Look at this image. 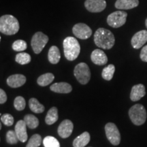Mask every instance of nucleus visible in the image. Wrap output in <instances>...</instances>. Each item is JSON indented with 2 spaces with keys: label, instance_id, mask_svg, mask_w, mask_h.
Here are the masks:
<instances>
[{
  "label": "nucleus",
  "instance_id": "f257e3e1",
  "mask_svg": "<svg viewBox=\"0 0 147 147\" xmlns=\"http://www.w3.org/2000/svg\"><path fill=\"white\" fill-rule=\"evenodd\" d=\"M94 42L95 45L99 48L109 50L115 45V38L110 30L104 28H99L94 34Z\"/></svg>",
  "mask_w": 147,
  "mask_h": 147
},
{
  "label": "nucleus",
  "instance_id": "f03ea898",
  "mask_svg": "<svg viewBox=\"0 0 147 147\" xmlns=\"http://www.w3.org/2000/svg\"><path fill=\"white\" fill-rule=\"evenodd\" d=\"M20 25L17 18L10 14L1 16L0 18V32L7 36L14 35L19 31Z\"/></svg>",
  "mask_w": 147,
  "mask_h": 147
},
{
  "label": "nucleus",
  "instance_id": "7ed1b4c3",
  "mask_svg": "<svg viewBox=\"0 0 147 147\" xmlns=\"http://www.w3.org/2000/svg\"><path fill=\"white\" fill-rule=\"evenodd\" d=\"M63 50L65 58L68 61H74L78 57L80 52V46L76 38L67 37L63 40Z\"/></svg>",
  "mask_w": 147,
  "mask_h": 147
},
{
  "label": "nucleus",
  "instance_id": "20e7f679",
  "mask_svg": "<svg viewBox=\"0 0 147 147\" xmlns=\"http://www.w3.org/2000/svg\"><path fill=\"white\" fill-rule=\"evenodd\" d=\"M129 116L134 125H141L146 120V109L142 104H136L129 110Z\"/></svg>",
  "mask_w": 147,
  "mask_h": 147
},
{
  "label": "nucleus",
  "instance_id": "39448f33",
  "mask_svg": "<svg viewBox=\"0 0 147 147\" xmlns=\"http://www.w3.org/2000/svg\"><path fill=\"white\" fill-rule=\"evenodd\" d=\"M74 74L79 82L82 84H87L91 78V72L89 66L85 63H80L76 65Z\"/></svg>",
  "mask_w": 147,
  "mask_h": 147
},
{
  "label": "nucleus",
  "instance_id": "423d86ee",
  "mask_svg": "<svg viewBox=\"0 0 147 147\" xmlns=\"http://www.w3.org/2000/svg\"><path fill=\"white\" fill-rule=\"evenodd\" d=\"M127 13L125 11H116L109 14L107 18V23L113 28H119L126 23Z\"/></svg>",
  "mask_w": 147,
  "mask_h": 147
},
{
  "label": "nucleus",
  "instance_id": "0eeeda50",
  "mask_svg": "<svg viewBox=\"0 0 147 147\" xmlns=\"http://www.w3.org/2000/svg\"><path fill=\"white\" fill-rule=\"evenodd\" d=\"M49 42V37L42 32H37L32 37L31 45L36 54H40Z\"/></svg>",
  "mask_w": 147,
  "mask_h": 147
},
{
  "label": "nucleus",
  "instance_id": "6e6552de",
  "mask_svg": "<svg viewBox=\"0 0 147 147\" xmlns=\"http://www.w3.org/2000/svg\"><path fill=\"white\" fill-rule=\"evenodd\" d=\"M106 137L112 144L117 146L121 142V134L117 125L113 123H108L105 126Z\"/></svg>",
  "mask_w": 147,
  "mask_h": 147
},
{
  "label": "nucleus",
  "instance_id": "1a4fd4ad",
  "mask_svg": "<svg viewBox=\"0 0 147 147\" xmlns=\"http://www.w3.org/2000/svg\"><path fill=\"white\" fill-rule=\"evenodd\" d=\"M74 35L81 40H87L92 35V30L85 23H77L72 28Z\"/></svg>",
  "mask_w": 147,
  "mask_h": 147
},
{
  "label": "nucleus",
  "instance_id": "9d476101",
  "mask_svg": "<svg viewBox=\"0 0 147 147\" xmlns=\"http://www.w3.org/2000/svg\"><path fill=\"white\" fill-rule=\"evenodd\" d=\"M84 7L90 12H101L106 8L105 0H86Z\"/></svg>",
  "mask_w": 147,
  "mask_h": 147
},
{
  "label": "nucleus",
  "instance_id": "9b49d317",
  "mask_svg": "<svg viewBox=\"0 0 147 147\" xmlns=\"http://www.w3.org/2000/svg\"><path fill=\"white\" fill-rule=\"evenodd\" d=\"M74 125L72 122L68 119H65L59 125L57 132L61 138H67L69 137L72 134Z\"/></svg>",
  "mask_w": 147,
  "mask_h": 147
},
{
  "label": "nucleus",
  "instance_id": "f8f14e48",
  "mask_svg": "<svg viewBox=\"0 0 147 147\" xmlns=\"http://www.w3.org/2000/svg\"><path fill=\"white\" fill-rule=\"evenodd\" d=\"M147 42V31L142 30L136 33L131 38V46L134 49H139Z\"/></svg>",
  "mask_w": 147,
  "mask_h": 147
},
{
  "label": "nucleus",
  "instance_id": "ddd939ff",
  "mask_svg": "<svg viewBox=\"0 0 147 147\" xmlns=\"http://www.w3.org/2000/svg\"><path fill=\"white\" fill-rule=\"evenodd\" d=\"M92 62L97 65H104L107 63L108 57L104 51L100 49H95L91 55Z\"/></svg>",
  "mask_w": 147,
  "mask_h": 147
},
{
  "label": "nucleus",
  "instance_id": "4468645a",
  "mask_svg": "<svg viewBox=\"0 0 147 147\" xmlns=\"http://www.w3.org/2000/svg\"><path fill=\"white\" fill-rule=\"evenodd\" d=\"M15 132L19 141L25 142L28 138L27 133V125L24 120H20L16 123L15 125Z\"/></svg>",
  "mask_w": 147,
  "mask_h": 147
},
{
  "label": "nucleus",
  "instance_id": "2eb2a0df",
  "mask_svg": "<svg viewBox=\"0 0 147 147\" xmlns=\"http://www.w3.org/2000/svg\"><path fill=\"white\" fill-rule=\"evenodd\" d=\"M26 82V77L23 74H14L7 79V84L12 88H18L23 86Z\"/></svg>",
  "mask_w": 147,
  "mask_h": 147
},
{
  "label": "nucleus",
  "instance_id": "dca6fc26",
  "mask_svg": "<svg viewBox=\"0 0 147 147\" xmlns=\"http://www.w3.org/2000/svg\"><path fill=\"white\" fill-rule=\"evenodd\" d=\"M145 95H146V91H145L144 86L142 84H136L131 89L130 99L133 102H136L140 100Z\"/></svg>",
  "mask_w": 147,
  "mask_h": 147
},
{
  "label": "nucleus",
  "instance_id": "f3484780",
  "mask_svg": "<svg viewBox=\"0 0 147 147\" xmlns=\"http://www.w3.org/2000/svg\"><path fill=\"white\" fill-rule=\"evenodd\" d=\"M139 5V0H117L115 8L119 10H129Z\"/></svg>",
  "mask_w": 147,
  "mask_h": 147
},
{
  "label": "nucleus",
  "instance_id": "a211bd4d",
  "mask_svg": "<svg viewBox=\"0 0 147 147\" xmlns=\"http://www.w3.org/2000/svg\"><path fill=\"white\" fill-rule=\"evenodd\" d=\"M53 92L58 93H69L72 91V87L67 82H56L52 84L50 87Z\"/></svg>",
  "mask_w": 147,
  "mask_h": 147
},
{
  "label": "nucleus",
  "instance_id": "6ab92c4d",
  "mask_svg": "<svg viewBox=\"0 0 147 147\" xmlns=\"http://www.w3.org/2000/svg\"><path fill=\"white\" fill-rule=\"evenodd\" d=\"M90 134L89 132L84 131L81 135H80L76 138H75L73 142L74 147H84L90 142Z\"/></svg>",
  "mask_w": 147,
  "mask_h": 147
},
{
  "label": "nucleus",
  "instance_id": "aec40b11",
  "mask_svg": "<svg viewBox=\"0 0 147 147\" xmlns=\"http://www.w3.org/2000/svg\"><path fill=\"white\" fill-rule=\"evenodd\" d=\"M48 59L50 63L52 64H57L59 62L61 53L59 49L56 46H53L50 48L48 53Z\"/></svg>",
  "mask_w": 147,
  "mask_h": 147
},
{
  "label": "nucleus",
  "instance_id": "412c9836",
  "mask_svg": "<svg viewBox=\"0 0 147 147\" xmlns=\"http://www.w3.org/2000/svg\"><path fill=\"white\" fill-rule=\"evenodd\" d=\"M58 110L56 107H52L48 112L45 118V122L47 125H53L58 120Z\"/></svg>",
  "mask_w": 147,
  "mask_h": 147
},
{
  "label": "nucleus",
  "instance_id": "4be33fe9",
  "mask_svg": "<svg viewBox=\"0 0 147 147\" xmlns=\"http://www.w3.org/2000/svg\"><path fill=\"white\" fill-rule=\"evenodd\" d=\"M29 108L35 113H42L45 111V108L36 98H31L29 101Z\"/></svg>",
  "mask_w": 147,
  "mask_h": 147
},
{
  "label": "nucleus",
  "instance_id": "5701e85b",
  "mask_svg": "<svg viewBox=\"0 0 147 147\" xmlns=\"http://www.w3.org/2000/svg\"><path fill=\"white\" fill-rule=\"evenodd\" d=\"M55 76L52 73H47L45 74H42L37 80V82L40 86L45 87L49 85L54 80Z\"/></svg>",
  "mask_w": 147,
  "mask_h": 147
},
{
  "label": "nucleus",
  "instance_id": "b1692460",
  "mask_svg": "<svg viewBox=\"0 0 147 147\" xmlns=\"http://www.w3.org/2000/svg\"><path fill=\"white\" fill-rule=\"evenodd\" d=\"M24 121L27 126L30 129H35L39 125V120L36 116L33 115H27L24 117Z\"/></svg>",
  "mask_w": 147,
  "mask_h": 147
},
{
  "label": "nucleus",
  "instance_id": "393cba45",
  "mask_svg": "<svg viewBox=\"0 0 147 147\" xmlns=\"http://www.w3.org/2000/svg\"><path fill=\"white\" fill-rule=\"evenodd\" d=\"M115 71V67L113 64H110L107 67L103 69L102 72V78L106 80H110L113 78L114 74Z\"/></svg>",
  "mask_w": 147,
  "mask_h": 147
},
{
  "label": "nucleus",
  "instance_id": "a878e982",
  "mask_svg": "<svg viewBox=\"0 0 147 147\" xmlns=\"http://www.w3.org/2000/svg\"><path fill=\"white\" fill-rule=\"evenodd\" d=\"M31 59V56L28 53H20L16 55L15 61L16 62H17L18 63L21 64V65H25L30 63Z\"/></svg>",
  "mask_w": 147,
  "mask_h": 147
},
{
  "label": "nucleus",
  "instance_id": "bb28decb",
  "mask_svg": "<svg viewBox=\"0 0 147 147\" xmlns=\"http://www.w3.org/2000/svg\"><path fill=\"white\" fill-rule=\"evenodd\" d=\"M45 147H60L59 141L53 136H47L43 140Z\"/></svg>",
  "mask_w": 147,
  "mask_h": 147
},
{
  "label": "nucleus",
  "instance_id": "cd10ccee",
  "mask_svg": "<svg viewBox=\"0 0 147 147\" xmlns=\"http://www.w3.org/2000/svg\"><path fill=\"white\" fill-rule=\"evenodd\" d=\"M12 47L14 51H17V52H21V51L26 50L27 45L26 42L23 40H17L15 42H14Z\"/></svg>",
  "mask_w": 147,
  "mask_h": 147
},
{
  "label": "nucleus",
  "instance_id": "c85d7f7f",
  "mask_svg": "<svg viewBox=\"0 0 147 147\" xmlns=\"http://www.w3.org/2000/svg\"><path fill=\"white\" fill-rule=\"evenodd\" d=\"M42 138L39 134H34L29 139L26 147H38L41 144Z\"/></svg>",
  "mask_w": 147,
  "mask_h": 147
},
{
  "label": "nucleus",
  "instance_id": "c756f323",
  "mask_svg": "<svg viewBox=\"0 0 147 147\" xmlns=\"http://www.w3.org/2000/svg\"><path fill=\"white\" fill-rule=\"evenodd\" d=\"M14 108L18 111H21L25 109V106H26V103H25V99L21 96L16 97L14 100Z\"/></svg>",
  "mask_w": 147,
  "mask_h": 147
},
{
  "label": "nucleus",
  "instance_id": "7c9ffc66",
  "mask_svg": "<svg viewBox=\"0 0 147 147\" xmlns=\"http://www.w3.org/2000/svg\"><path fill=\"white\" fill-rule=\"evenodd\" d=\"M19 140L18 138L17 135H16V132L10 130L7 132L6 134V141L8 144H15Z\"/></svg>",
  "mask_w": 147,
  "mask_h": 147
},
{
  "label": "nucleus",
  "instance_id": "2f4dec72",
  "mask_svg": "<svg viewBox=\"0 0 147 147\" xmlns=\"http://www.w3.org/2000/svg\"><path fill=\"white\" fill-rule=\"evenodd\" d=\"M1 121L5 125L11 126L14 123V117L10 114H4L1 115Z\"/></svg>",
  "mask_w": 147,
  "mask_h": 147
},
{
  "label": "nucleus",
  "instance_id": "473e14b6",
  "mask_svg": "<svg viewBox=\"0 0 147 147\" xmlns=\"http://www.w3.org/2000/svg\"><path fill=\"white\" fill-rule=\"evenodd\" d=\"M140 57L141 60H142V61L147 62V45L144 46V47L142 48V51H141L140 52Z\"/></svg>",
  "mask_w": 147,
  "mask_h": 147
},
{
  "label": "nucleus",
  "instance_id": "72a5a7b5",
  "mask_svg": "<svg viewBox=\"0 0 147 147\" xmlns=\"http://www.w3.org/2000/svg\"><path fill=\"white\" fill-rule=\"evenodd\" d=\"M7 101V95L2 89H0V104H3Z\"/></svg>",
  "mask_w": 147,
  "mask_h": 147
},
{
  "label": "nucleus",
  "instance_id": "f704fd0d",
  "mask_svg": "<svg viewBox=\"0 0 147 147\" xmlns=\"http://www.w3.org/2000/svg\"><path fill=\"white\" fill-rule=\"evenodd\" d=\"M145 25H146V27L147 28V18L146 19V21H145Z\"/></svg>",
  "mask_w": 147,
  "mask_h": 147
}]
</instances>
